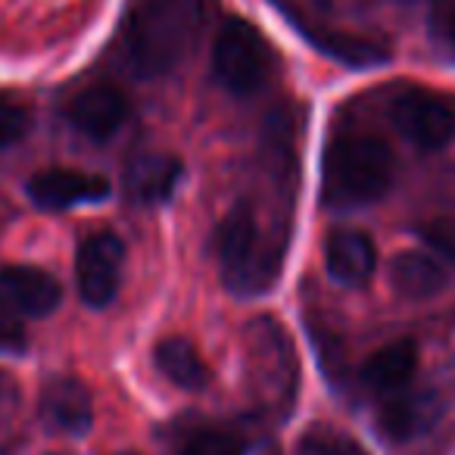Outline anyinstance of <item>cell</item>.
Instances as JSON below:
<instances>
[{"label": "cell", "mask_w": 455, "mask_h": 455, "mask_svg": "<svg viewBox=\"0 0 455 455\" xmlns=\"http://www.w3.org/2000/svg\"><path fill=\"white\" fill-rule=\"evenodd\" d=\"M206 0H132L122 26L125 60L140 78L169 76L196 44Z\"/></svg>", "instance_id": "6da1fadb"}, {"label": "cell", "mask_w": 455, "mask_h": 455, "mask_svg": "<svg viewBox=\"0 0 455 455\" xmlns=\"http://www.w3.org/2000/svg\"><path fill=\"white\" fill-rule=\"evenodd\" d=\"M393 184V153L374 134H340L324 147L322 200L334 209H359L380 200Z\"/></svg>", "instance_id": "7a4b0ae2"}, {"label": "cell", "mask_w": 455, "mask_h": 455, "mask_svg": "<svg viewBox=\"0 0 455 455\" xmlns=\"http://www.w3.org/2000/svg\"><path fill=\"white\" fill-rule=\"evenodd\" d=\"M219 262L228 291L237 297H259V293L272 291L281 275V250L262 247L253 215L243 206L221 221Z\"/></svg>", "instance_id": "3957f363"}, {"label": "cell", "mask_w": 455, "mask_h": 455, "mask_svg": "<svg viewBox=\"0 0 455 455\" xmlns=\"http://www.w3.org/2000/svg\"><path fill=\"white\" fill-rule=\"evenodd\" d=\"M275 72V51L247 20H228L215 35L212 76L228 94L250 97L268 84Z\"/></svg>", "instance_id": "277c9868"}, {"label": "cell", "mask_w": 455, "mask_h": 455, "mask_svg": "<svg viewBox=\"0 0 455 455\" xmlns=\"http://www.w3.org/2000/svg\"><path fill=\"white\" fill-rule=\"evenodd\" d=\"M247 365L259 399L287 405L297 384V355L287 340V331H281L272 318H259L247 328Z\"/></svg>", "instance_id": "5b68a950"}, {"label": "cell", "mask_w": 455, "mask_h": 455, "mask_svg": "<svg viewBox=\"0 0 455 455\" xmlns=\"http://www.w3.org/2000/svg\"><path fill=\"white\" fill-rule=\"evenodd\" d=\"M390 119L405 140L421 150H440L455 138V109L430 91L409 88L393 97Z\"/></svg>", "instance_id": "8992f818"}, {"label": "cell", "mask_w": 455, "mask_h": 455, "mask_svg": "<svg viewBox=\"0 0 455 455\" xmlns=\"http://www.w3.org/2000/svg\"><path fill=\"white\" fill-rule=\"evenodd\" d=\"M122 266H125V243L109 231L91 235L78 247L76 284L91 309H103L116 299L122 284Z\"/></svg>", "instance_id": "52a82bcc"}, {"label": "cell", "mask_w": 455, "mask_h": 455, "mask_svg": "<svg viewBox=\"0 0 455 455\" xmlns=\"http://www.w3.org/2000/svg\"><path fill=\"white\" fill-rule=\"evenodd\" d=\"M63 299V287L53 275L35 266L0 268V309L7 315L44 318Z\"/></svg>", "instance_id": "ba28073f"}, {"label": "cell", "mask_w": 455, "mask_h": 455, "mask_svg": "<svg viewBox=\"0 0 455 455\" xmlns=\"http://www.w3.org/2000/svg\"><path fill=\"white\" fill-rule=\"evenodd\" d=\"M275 7H278L281 13L291 16L297 32L303 35L315 51H322L324 57L337 60V63L353 66V69H368V66L387 63V57H390V51H387L380 41L362 38V35H353V32H340V28L315 26V22L303 20V16H299L291 4H284V0H275Z\"/></svg>", "instance_id": "9c48e42d"}, {"label": "cell", "mask_w": 455, "mask_h": 455, "mask_svg": "<svg viewBox=\"0 0 455 455\" xmlns=\"http://www.w3.org/2000/svg\"><path fill=\"white\" fill-rule=\"evenodd\" d=\"M28 196L38 209L63 212L78 203H97L109 196V181L76 169H44L28 178Z\"/></svg>", "instance_id": "30bf717a"}, {"label": "cell", "mask_w": 455, "mask_h": 455, "mask_svg": "<svg viewBox=\"0 0 455 455\" xmlns=\"http://www.w3.org/2000/svg\"><path fill=\"white\" fill-rule=\"evenodd\" d=\"M72 128L91 140H109L128 119V100L113 84H94L72 97L66 107Z\"/></svg>", "instance_id": "8fae6325"}, {"label": "cell", "mask_w": 455, "mask_h": 455, "mask_svg": "<svg viewBox=\"0 0 455 455\" xmlns=\"http://www.w3.org/2000/svg\"><path fill=\"white\" fill-rule=\"evenodd\" d=\"M41 418L53 430L84 436L94 424V403L78 378H51L41 387Z\"/></svg>", "instance_id": "7c38bea8"}, {"label": "cell", "mask_w": 455, "mask_h": 455, "mask_svg": "<svg viewBox=\"0 0 455 455\" xmlns=\"http://www.w3.org/2000/svg\"><path fill=\"white\" fill-rule=\"evenodd\" d=\"M443 415V403L436 393L430 390H411L396 393L384 409L378 411V430L380 436L393 443L415 440V436L427 434Z\"/></svg>", "instance_id": "4fadbf2b"}, {"label": "cell", "mask_w": 455, "mask_h": 455, "mask_svg": "<svg viewBox=\"0 0 455 455\" xmlns=\"http://www.w3.org/2000/svg\"><path fill=\"white\" fill-rule=\"evenodd\" d=\"M324 268L343 287H362L378 268V250L362 231H334L324 243Z\"/></svg>", "instance_id": "5bb4252c"}, {"label": "cell", "mask_w": 455, "mask_h": 455, "mask_svg": "<svg viewBox=\"0 0 455 455\" xmlns=\"http://www.w3.org/2000/svg\"><path fill=\"white\" fill-rule=\"evenodd\" d=\"M181 159L169 156V153H140L125 169V190L132 200L156 206L172 196V190L181 181Z\"/></svg>", "instance_id": "9a60e30c"}, {"label": "cell", "mask_w": 455, "mask_h": 455, "mask_svg": "<svg viewBox=\"0 0 455 455\" xmlns=\"http://www.w3.org/2000/svg\"><path fill=\"white\" fill-rule=\"evenodd\" d=\"M390 284L405 299H430L446 287V268L427 253H396L390 259Z\"/></svg>", "instance_id": "2e32d148"}, {"label": "cell", "mask_w": 455, "mask_h": 455, "mask_svg": "<svg viewBox=\"0 0 455 455\" xmlns=\"http://www.w3.org/2000/svg\"><path fill=\"white\" fill-rule=\"evenodd\" d=\"M418 368V349L415 343L409 340H399L390 343V347L378 349L371 359L365 362L362 368V380L371 393H399L405 384L411 380Z\"/></svg>", "instance_id": "e0dca14e"}, {"label": "cell", "mask_w": 455, "mask_h": 455, "mask_svg": "<svg viewBox=\"0 0 455 455\" xmlns=\"http://www.w3.org/2000/svg\"><path fill=\"white\" fill-rule=\"evenodd\" d=\"M156 368L172 384L181 387V390H203L209 380V371L203 365L200 353L184 337H165V340H159Z\"/></svg>", "instance_id": "ac0fdd59"}, {"label": "cell", "mask_w": 455, "mask_h": 455, "mask_svg": "<svg viewBox=\"0 0 455 455\" xmlns=\"http://www.w3.org/2000/svg\"><path fill=\"white\" fill-rule=\"evenodd\" d=\"M181 455H247V443L235 430L200 427L184 440Z\"/></svg>", "instance_id": "d6986e66"}, {"label": "cell", "mask_w": 455, "mask_h": 455, "mask_svg": "<svg viewBox=\"0 0 455 455\" xmlns=\"http://www.w3.org/2000/svg\"><path fill=\"white\" fill-rule=\"evenodd\" d=\"M418 235L436 256H443V259H449L455 266V209L430 215L427 221L418 225Z\"/></svg>", "instance_id": "ffe728a7"}, {"label": "cell", "mask_w": 455, "mask_h": 455, "mask_svg": "<svg viewBox=\"0 0 455 455\" xmlns=\"http://www.w3.org/2000/svg\"><path fill=\"white\" fill-rule=\"evenodd\" d=\"M32 132V109L20 100L0 97V147H13Z\"/></svg>", "instance_id": "44dd1931"}, {"label": "cell", "mask_w": 455, "mask_h": 455, "mask_svg": "<svg viewBox=\"0 0 455 455\" xmlns=\"http://www.w3.org/2000/svg\"><path fill=\"white\" fill-rule=\"evenodd\" d=\"M22 347H26V334H22L20 322L0 309V353H20Z\"/></svg>", "instance_id": "7402d4cb"}, {"label": "cell", "mask_w": 455, "mask_h": 455, "mask_svg": "<svg viewBox=\"0 0 455 455\" xmlns=\"http://www.w3.org/2000/svg\"><path fill=\"white\" fill-rule=\"evenodd\" d=\"M440 26H443V35H446V41L455 47V0L446 7V13H443Z\"/></svg>", "instance_id": "603a6c76"}, {"label": "cell", "mask_w": 455, "mask_h": 455, "mask_svg": "<svg viewBox=\"0 0 455 455\" xmlns=\"http://www.w3.org/2000/svg\"><path fill=\"white\" fill-rule=\"evenodd\" d=\"M10 396V378L4 371H0V405H4V399Z\"/></svg>", "instance_id": "cb8c5ba5"}]
</instances>
